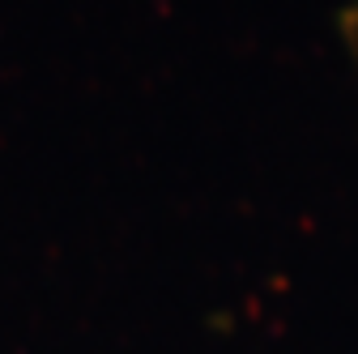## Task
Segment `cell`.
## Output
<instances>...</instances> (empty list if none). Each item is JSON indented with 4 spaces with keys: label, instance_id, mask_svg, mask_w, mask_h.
Listing matches in <instances>:
<instances>
[{
    "label": "cell",
    "instance_id": "cell-1",
    "mask_svg": "<svg viewBox=\"0 0 358 354\" xmlns=\"http://www.w3.org/2000/svg\"><path fill=\"white\" fill-rule=\"evenodd\" d=\"M337 38H341V52H345V64L354 73V85H358V0L337 13Z\"/></svg>",
    "mask_w": 358,
    "mask_h": 354
}]
</instances>
